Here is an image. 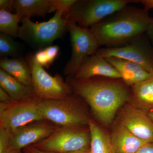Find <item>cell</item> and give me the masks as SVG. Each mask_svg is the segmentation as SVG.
I'll use <instances>...</instances> for the list:
<instances>
[{
    "instance_id": "5b68a950",
    "label": "cell",
    "mask_w": 153,
    "mask_h": 153,
    "mask_svg": "<svg viewBox=\"0 0 153 153\" xmlns=\"http://www.w3.org/2000/svg\"><path fill=\"white\" fill-rule=\"evenodd\" d=\"M77 104L72 94L62 99H39L38 105L44 120L59 127H81L86 125L88 126L90 119Z\"/></svg>"
},
{
    "instance_id": "ac0fdd59",
    "label": "cell",
    "mask_w": 153,
    "mask_h": 153,
    "mask_svg": "<svg viewBox=\"0 0 153 153\" xmlns=\"http://www.w3.org/2000/svg\"><path fill=\"white\" fill-rule=\"evenodd\" d=\"M88 126L90 134L91 153H116L110 136L96 123L90 119Z\"/></svg>"
},
{
    "instance_id": "83f0119b",
    "label": "cell",
    "mask_w": 153,
    "mask_h": 153,
    "mask_svg": "<svg viewBox=\"0 0 153 153\" xmlns=\"http://www.w3.org/2000/svg\"><path fill=\"white\" fill-rule=\"evenodd\" d=\"M28 153H55L52 152H47V151H44L41 150L39 149H37L34 147L33 146H29L25 149H24Z\"/></svg>"
},
{
    "instance_id": "603a6c76",
    "label": "cell",
    "mask_w": 153,
    "mask_h": 153,
    "mask_svg": "<svg viewBox=\"0 0 153 153\" xmlns=\"http://www.w3.org/2000/svg\"><path fill=\"white\" fill-rule=\"evenodd\" d=\"M21 49L19 44L13 37L0 33V56L1 57H12L15 58L19 56Z\"/></svg>"
},
{
    "instance_id": "d6986e66",
    "label": "cell",
    "mask_w": 153,
    "mask_h": 153,
    "mask_svg": "<svg viewBox=\"0 0 153 153\" xmlns=\"http://www.w3.org/2000/svg\"><path fill=\"white\" fill-rule=\"evenodd\" d=\"M51 0H14L16 13L22 17H44L49 13Z\"/></svg>"
},
{
    "instance_id": "ffe728a7",
    "label": "cell",
    "mask_w": 153,
    "mask_h": 153,
    "mask_svg": "<svg viewBox=\"0 0 153 153\" xmlns=\"http://www.w3.org/2000/svg\"><path fill=\"white\" fill-rule=\"evenodd\" d=\"M131 95L141 109L149 111V112L153 111V74L131 86Z\"/></svg>"
},
{
    "instance_id": "6da1fadb",
    "label": "cell",
    "mask_w": 153,
    "mask_h": 153,
    "mask_svg": "<svg viewBox=\"0 0 153 153\" xmlns=\"http://www.w3.org/2000/svg\"><path fill=\"white\" fill-rule=\"evenodd\" d=\"M66 82L73 93L89 105L103 124L112 122L119 109L130 98L131 91L121 79L94 77L82 79L68 76Z\"/></svg>"
},
{
    "instance_id": "9c48e42d",
    "label": "cell",
    "mask_w": 153,
    "mask_h": 153,
    "mask_svg": "<svg viewBox=\"0 0 153 153\" xmlns=\"http://www.w3.org/2000/svg\"><path fill=\"white\" fill-rule=\"evenodd\" d=\"M37 97L27 100L0 102V128L12 131L33 122L44 120Z\"/></svg>"
},
{
    "instance_id": "277c9868",
    "label": "cell",
    "mask_w": 153,
    "mask_h": 153,
    "mask_svg": "<svg viewBox=\"0 0 153 153\" xmlns=\"http://www.w3.org/2000/svg\"><path fill=\"white\" fill-rule=\"evenodd\" d=\"M21 22L18 38L38 49L52 45L67 30V21L59 12L47 22L35 23L30 18L23 17Z\"/></svg>"
},
{
    "instance_id": "30bf717a",
    "label": "cell",
    "mask_w": 153,
    "mask_h": 153,
    "mask_svg": "<svg viewBox=\"0 0 153 153\" xmlns=\"http://www.w3.org/2000/svg\"><path fill=\"white\" fill-rule=\"evenodd\" d=\"M96 54L105 58L116 57L129 60L153 74V49L143 36L121 47L99 48Z\"/></svg>"
},
{
    "instance_id": "8992f818",
    "label": "cell",
    "mask_w": 153,
    "mask_h": 153,
    "mask_svg": "<svg viewBox=\"0 0 153 153\" xmlns=\"http://www.w3.org/2000/svg\"><path fill=\"white\" fill-rule=\"evenodd\" d=\"M90 141L89 128L59 127L47 139L32 146L47 152L71 153L89 149Z\"/></svg>"
},
{
    "instance_id": "7402d4cb",
    "label": "cell",
    "mask_w": 153,
    "mask_h": 153,
    "mask_svg": "<svg viewBox=\"0 0 153 153\" xmlns=\"http://www.w3.org/2000/svg\"><path fill=\"white\" fill-rule=\"evenodd\" d=\"M60 50V47L58 45H52L38 49L34 54V58L42 67L49 68L57 58Z\"/></svg>"
},
{
    "instance_id": "7c38bea8",
    "label": "cell",
    "mask_w": 153,
    "mask_h": 153,
    "mask_svg": "<svg viewBox=\"0 0 153 153\" xmlns=\"http://www.w3.org/2000/svg\"><path fill=\"white\" fill-rule=\"evenodd\" d=\"M120 123L139 138L153 143V121L148 113L138 108L128 105L121 113Z\"/></svg>"
},
{
    "instance_id": "1f68e13d",
    "label": "cell",
    "mask_w": 153,
    "mask_h": 153,
    "mask_svg": "<svg viewBox=\"0 0 153 153\" xmlns=\"http://www.w3.org/2000/svg\"><path fill=\"white\" fill-rule=\"evenodd\" d=\"M71 153H91L90 149L87 150L80 151V152H76Z\"/></svg>"
},
{
    "instance_id": "d4e9b609",
    "label": "cell",
    "mask_w": 153,
    "mask_h": 153,
    "mask_svg": "<svg viewBox=\"0 0 153 153\" xmlns=\"http://www.w3.org/2000/svg\"><path fill=\"white\" fill-rule=\"evenodd\" d=\"M14 0H0V10L11 12L14 8Z\"/></svg>"
},
{
    "instance_id": "e0dca14e",
    "label": "cell",
    "mask_w": 153,
    "mask_h": 153,
    "mask_svg": "<svg viewBox=\"0 0 153 153\" xmlns=\"http://www.w3.org/2000/svg\"><path fill=\"white\" fill-rule=\"evenodd\" d=\"M0 67L23 84L33 88L31 69L27 59L2 58L0 60Z\"/></svg>"
},
{
    "instance_id": "2e32d148",
    "label": "cell",
    "mask_w": 153,
    "mask_h": 153,
    "mask_svg": "<svg viewBox=\"0 0 153 153\" xmlns=\"http://www.w3.org/2000/svg\"><path fill=\"white\" fill-rule=\"evenodd\" d=\"M0 86L16 101L27 100L37 97L33 88L23 84L1 68Z\"/></svg>"
},
{
    "instance_id": "d6a6232c",
    "label": "cell",
    "mask_w": 153,
    "mask_h": 153,
    "mask_svg": "<svg viewBox=\"0 0 153 153\" xmlns=\"http://www.w3.org/2000/svg\"><path fill=\"white\" fill-rule=\"evenodd\" d=\"M148 114L149 117L153 121V111L148 113Z\"/></svg>"
},
{
    "instance_id": "8fae6325",
    "label": "cell",
    "mask_w": 153,
    "mask_h": 153,
    "mask_svg": "<svg viewBox=\"0 0 153 153\" xmlns=\"http://www.w3.org/2000/svg\"><path fill=\"white\" fill-rule=\"evenodd\" d=\"M59 127L45 120L28 124L10 131L9 148L22 150L46 139Z\"/></svg>"
},
{
    "instance_id": "4316f807",
    "label": "cell",
    "mask_w": 153,
    "mask_h": 153,
    "mask_svg": "<svg viewBox=\"0 0 153 153\" xmlns=\"http://www.w3.org/2000/svg\"><path fill=\"white\" fill-rule=\"evenodd\" d=\"M13 100L8 94L0 88V102H9Z\"/></svg>"
},
{
    "instance_id": "44dd1931",
    "label": "cell",
    "mask_w": 153,
    "mask_h": 153,
    "mask_svg": "<svg viewBox=\"0 0 153 153\" xmlns=\"http://www.w3.org/2000/svg\"><path fill=\"white\" fill-rule=\"evenodd\" d=\"M22 16L16 13L5 10H0V31L13 37H18L20 26Z\"/></svg>"
},
{
    "instance_id": "836d02e7",
    "label": "cell",
    "mask_w": 153,
    "mask_h": 153,
    "mask_svg": "<svg viewBox=\"0 0 153 153\" xmlns=\"http://www.w3.org/2000/svg\"><path fill=\"white\" fill-rule=\"evenodd\" d=\"M23 151H24V152H25V153H28L27 152V151L25 150V149H23Z\"/></svg>"
},
{
    "instance_id": "ba28073f",
    "label": "cell",
    "mask_w": 153,
    "mask_h": 153,
    "mask_svg": "<svg viewBox=\"0 0 153 153\" xmlns=\"http://www.w3.org/2000/svg\"><path fill=\"white\" fill-rule=\"evenodd\" d=\"M66 21L67 30L70 35L71 54L64 67L63 73L68 76H74L84 59L96 54L100 46L90 29Z\"/></svg>"
},
{
    "instance_id": "f1b7e54d",
    "label": "cell",
    "mask_w": 153,
    "mask_h": 153,
    "mask_svg": "<svg viewBox=\"0 0 153 153\" xmlns=\"http://www.w3.org/2000/svg\"><path fill=\"white\" fill-rule=\"evenodd\" d=\"M146 33L147 36H148V38L149 39L150 41H151V43H152L153 49V19L152 20V22H151Z\"/></svg>"
},
{
    "instance_id": "52a82bcc",
    "label": "cell",
    "mask_w": 153,
    "mask_h": 153,
    "mask_svg": "<svg viewBox=\"0 0 153 153\" xmlns=\"http://www.w3.org/2000/svg\"><path fill=\"white\" fill-rule=\"evenodd\" d=\"M32 74L33 88L41 100L62 99L73 94L71 87L60 74L52 76L37 63L34 54L27 55Z\"/></svg>"
},
{
    "instance_id": "f546056e",
    "label": "cell",
    "mask_w": 153,
    "mask_h": 153,
    "mask_svg": "<svg viewBox=\"0 0 153 153\" xmlns=\"http://www.w3.org/2000/svg\"><path fill=\"white\" fill-rule=\"evenodd\" d=\"M140 3L142 4L144 8L147 10L153 9V0H140Z\"/></svg>"
},
{
    "instance_id": "4dcf8cb0",
    "label": "cell",
    "mask_w": 153,
    "mask_h": 153,
    "mask_svg": "<svg viewBox=\"0 0 153 153\" xmlns=\"http://www.w3.org/2000/svg\"><path fill=\"white\" fill-rule=\"evenodd\" d=\"M0 153H25V152L24 151H22V150L12 149L9 148L6 150Z\"/></svg>"
},
{
    "instance_id": "484cf974",
    "label": "cell",
    "mask_w": 153,
    "mask_h": 153,
    "mask_svg": "<svg viewBox=\"0 0 153 153\" xmlns=\"http://www.w3.org/2000/svg\"><path fill=\"white\" fill-rule=\"evenodd\" d=\"M135 153H153V143H147Z\"/></svg>"
},
{
    "instance_id": "4fadbf2b",
    "label": "cell",
    "mask_w": 153,
    "mask_h": 153,
    "mask_svg": "<svg viewBox=\"0 0 153 153\" xmlns=\"http://www.w3.org/2000/svg\"><path fill=\"white\" fill-rule=\"evenodd\" d=\"M73 76L82 79L94 77L121 79L119 73L106 58L97 54L86 57Z\"/></svg>"
},
{
    "instance_id": "3957f363",
    "label": "cell",
    "mask_w": 153,
    "mask_h": 153,
    "mask_svg": "<svg viewBox=\"0 0 153 153\" xmlns=\"http://www.w3.org/2000/svg\"><path fill=\"white\" fill-rule=\"evenodd\" d=\"M138 3L140 0H77L64 18L81 27L90 29L126 6Z\"/></svg>"
},
{
    "instance_id": "5bb4252c",
    "label": "cell",
    "mask_w": 153,
    "mask_h": 153,
    "mask_svg": "<svg viewBox=\"0 0 153 153\" xmlns=\"http://www.w3.org/2000/svg\"><path fill=\"white\" fill-rule=\"evenodd\" d=\"M105 58L116 69L120 74L121 79L128 86H132L153 74L142 66L129 60L116 57Z\"/></svg>"
},
{
    "instance_id": "7a4b0ae2",
    "label": "cell",
    "mask_w": 153,
    "mask_h": 153,
    "mask_svg": "<svg viewBox=\"0 0 153 153\" xmlns=\"http://www.w3.org/2000/svg\"><path fill=\"white\" fill-rule=\"evenodd\" d=\"M152 19L146 9L128 5L89 29L100 47H120L143 36Z\"/></svg>"
},
{
    "instance_id": "cb8c5ba5",
    "label": "cell",
    "mask_w": 153,
    "mask_h": 153,
    "mask_svg": "<svg viewBox=\"0 0 153 153\" xmlns=\"http://www.w3.org/2000/svg\"><path fill=\"white\" fill-rule=\"evenodd\" d=\"M77 0H51L49 13L59 12L66 16Z\"/></svg>"
},
{
    "instance_id": "9a60e30c",
    "label": "cell",
    "mask_w": 153,
    "mask_h": 153,
    "mask_svg": "<svg viewBox=\"0 0 153 153\" xmlns=\"http://www.w3.org/2000/svg\"><path fill=\"white\" fill-rule=\"evenodd\" d=\"M116 153H135L148 143L135 136L119 123L110 136Z\"/></svg>"
}]
</instances>
